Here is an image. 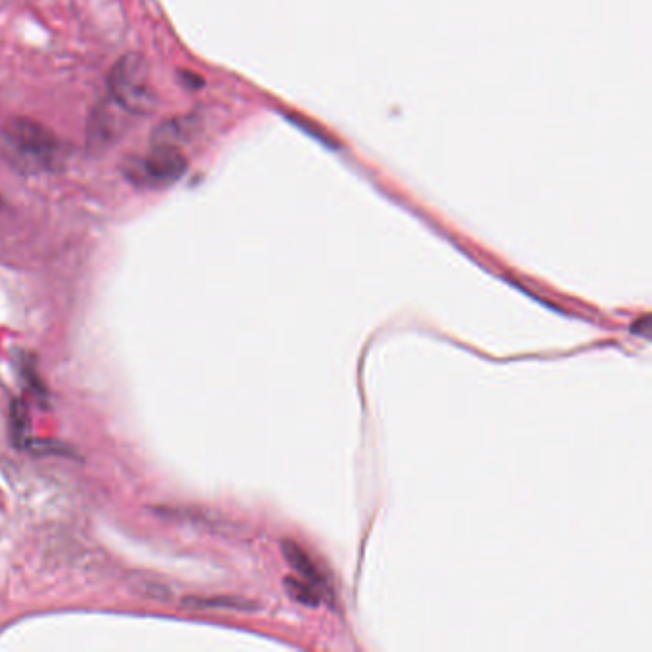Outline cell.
I'll return each mask as SVG.
<instances>
[{"mask_svg": "<svg viewBox=\"0 0 652 652\" xmlns=\"http://www.w3.org/2000/svg\"><path fill=\"white\" fill-rule=\"evenodd\" d=\"M192 129H194V125L190 123V117H174L169 121H163L153 131V144L178 148V144L190 136Z\"/></svg>", "mask_w": 652, "mask_h": 652, "instance_id": "5", "label": "cell"}, {"mask_svg": "<svg viewBox=\"0 0 652 652\" xmlns=\"http://www.w3.org/2000/svg\"><path fill=\"white\" fill-rule=\"evenodd\" d=\"M631 333L635 335H643V337H649L651 335V316H643L641 320H637L633 326H631Z\"/></svg>", "mask_w": 652, "mask_h": 652, "instance_id": "9", "label": "cell"}, {"mask_svg": "<svg viewBox=\"0 0 652 652\" xmlns=\"http://www.w3.org/2000/svg\"><path fill=\"white\" fill-rule=\"evenodd\" d=\"M0 152L20 173L60 171L66 163L64 142L39 121L12 117L0 129Z\"/></svg>", "mask_w": 652, "mask_h": 652, "instance_id": "1", "label": "cell"}, {"mask_svg": "<svg viewBox=\"0 0 652 652\" xmlns=\"http://www.w3.org/2000/svg\"><path fill=\"white\" fill-rule=\"evenodd\" d=\"M283 584L287 587L289 595H291L295 601H299V603L306 605V607H316V605L320 603V595H318L316 587L312 586V584L301 582L299 578H285Z\"/></svg>", "mask_w": 652, "mask_h": 652, "instance_id": "7", "label": "cell"}, {"mask_svg": "<svg viewBox=\"0 0 652 652\" xmlns=\"http://www.w3.org/2000/svg\"><path fill=\"white\" fill-rule=\"evenodd\" d=\"M119 132V121L109 111H96L94 121L88 127L90 144H108Z\"/></svg>", "mask_w": 652, "mask_h": 652, "instance_id": "6", "label": "cell"}, {"mask_svg": "<svg viewBox=\"0 0 652 652\" xmlns=\"http://www.w3.org/2000/svg\"><path fill=\"white\" fill-rule=\"evenodd\" d=\"M283 555L287 559V563L291 565V568L303 576L305 580H308L312 586H320L324 584V578L322 574L318 572V568L314 565V561L306 555L305 549L301 545L295 544V542H283L282 544Z\"/></svg>", "mask_w": 652, "mask_h": 652, "instance_id": "4", "label": "cell"}, {"mask_svg": "<svg viewBox=\"0 0 652 652\" xmlns=\"http://www.w3.org/2000/svg\"><path fill=\"white\" fill-rule=\"evenodd\" d=\"M109 94L111 100L129 113H148L155 104L150 66L142 54L129 52L117 60L109 71Z\"/></svg>", "mask_w": 652, "mask_h": 652, "instance_id": "2", "label": "cell"}, {"mask_svg": "<svg viewBox=\"0 0 652 652\" xmlns=\"http://www.w3.org/2000/svg\"><path fill=\"white\" fill-rule=\"evenodd\" d=\"M184 605L188 609H226L247 610L253 609L251 603L241 599H186Z\"/></svg>", "mask_w": 652, "mask_h": 652, "instance_id": "8", "label": "cell"}, {"mask_svg": "<svg viewBox=\"0 0 652 652\" xmlns=\"http://www.w3.org/2000/svg\"><path fill=\"white\" fill-rule=\"evenodd\" d=\"M188 169V161L180 148L153 144L146 155L132 159L125 174L138 188H169L178 182Z\"/></svg>", "mask_w": 652, "mask_h": 652, "instance_id": "3", "label": "cell"}]
</instances>
